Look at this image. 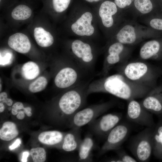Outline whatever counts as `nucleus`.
Here are the masks:
<instances>
[{
  "label": "nucleus",
  "instance_id": "22",
  "mask_svg": "<svg viewBox=\"0 0 162 162\" xmlns=\"http://www.w3.org/2000/svg\"><path fill=\"white\" fill-rule=\"evenodd\" d=\"M39 73V66L33 62H27L24 64L22 67V74L25 79L27 80L35 79L38 75Z\"/></svg>",
  "mask_w": 162,
  "mask_h": 162
},
{
  "label": "nucleus",
  "instance_id": "24",
  "mask_svg": "<svg viewBox=\"0 0 162 162\" xmlns=\"http://www.w3.org/2000/svg\"><path fill=\"white\" fill-rule=\"evenodd\" d=\"M134 4L136 10L143 14L149 13L153 8L150 0H134Z\"/></svg>",
  "mask_w": 162,
  "mask_h": 162
},
{
  "label": "nucleus",
  "instance_id": "14",
  "mask_svg": "<svg viewBox=\"0 0 162 162\" xmlns=\"http://www.w3.org/2000/svg\"><path fill=\"white\" fill-rule=\"evenodd\" d=\"M82 140L80 128H72L70 132L65 135L62 141V148L68 152L78 151Z\"/></svg>",
  "mask_w": 162,
  "mask_h": 162
},
{
  "label": "nucleus",
  "instance_id": "31",
  "mask_svg": "<svg viewBox=\"0 0 162 162\" xmlns=\"http://www.w3.org/2000/svg\"><path fill=\"white\" fill-rule=\"evenodd\" d=\"M132 0H114V2L118 8H124L129 6L131 3Z\"/></svg>",
  "mask_w": 162,
  "mask_h": 162
},
{
  "label": "nucleus",
  "instance_id": "28",
  "mask_svg": "<svg viewBox=\"0 0 162 162\" xmlns=\"http://www.w3.org/2000/svg\"><path fill=\"white\" fill-rule=\"evenodd\" d=\"M118 155V158L121 162H136L137 160L128 155L126 152L121 148L116 151Z\"/></svg>",
  "mask_w": 162,
  "mask_h": 162
},
{
  "label": "nucleus",
  "instance_id": "21",
  "mask_svg": "<svg viewBox=\"0 0 162 162\" xmlns=\"http://www.w3.org/2000/svg\"><path fill=\"white\" fill-rule=\"evenodd\" d=\"M18 134L16 124L11 122H6L0 129V138L3 140L9 141L16 137Z\"/></svg>",
  "mask_w": 162,
  "mask_h": 162
},
{
  "label": "nucleus",
  "instance_id": "3",
  "mask_svg": "<svg viewBox=\"0 0 162 162\" xmlns=\"http://www.w3.org/2000/svg\"><path fill=\"white\" fill-rule=\"evenodd\" d=\"M154 128L147 127L135 136L130 142V150L137 161L146 162L150 159Z\"/></svg>",
  "mask_w": 162,
  "mask_h": 162
},
{
  "label": "nucleus",
  "instance_id": "5",
  "mask_svg": "<svg viewBox=\"0 0 162 162\" xmlns=\"http://www.w3.org/2000/svg\"><path fill=\"white\" fill-rule=\"evenodd\" d=\"M122 116V113L117 112L105 114L89 123V128L98 137L106 139L110 131L120 122Z\"/></svg>",
  "mask_w": 162,
  "mask_h": 162
},
{
  "label": "nucleus",
  "instance_id": "27",
  "mask_svg": "<svg viewBox=\"0 0 162 162\" xmlns=\"http://www.w3.org/2000/svg\"><path fill=\"white\" fill-rule=\"evenodd\" d=\"M72 0H50L53 10L57 13H62L68 8Z\"/></svg>",
  "mask_w": 162,
  "mask_h": 162
},
{
  "label": "nucleus",
  "instance_id": "35",
  "mask_svg": "<svg viewBox=\"0 0 162 162\" xmlns=\"http://www.w3.org/2000/svg\"><path fill=\"white\" fill-rule=\"evenodd\" d=\"M5 109L3 103H0V112H2L4 111Z\"/></svg>",
  "mask_w": 162,
  "mask_h": 162
},
{
  "label": "nucleus",
  "instance_id": "34",
  "mask_svg": "<svg viewBox=\"0 0 162 162\" xmlns=\"http://www.w3.org/2000/svg\"><path fill=\"white\" fill-rule=\"evenodd\" d=\"M29 153L27 151H25L23 152L22 162H26L27 161V158L29 156Z\"/></svg>",
  "mask_w": 162,
  "mask_h": 162
},
{
  "label": "nucleus",
  "instance_id": "17",
  "mask_svg": "<svg viewBox=\"0 0 162 162\" xmlns=\"http://www.w3.org/2000/svg\"><path fill=\"white\" fill-rule=\"evenodd\" d=\"M117 41L124 44H131L136 41L137 36L134 27L130 24L124 26L116 35Z\"/></svg>",
  "mask_w": 162,
  "mask_h": 162
},
{
  "label": "nucleus",
  "instance_id": "9",
  "mask_svg": "<svg viewBox=\"0 0 162 162\" xmlns=\"http://www.w3.org/2000/svg\"><path fill=\"white\" fill-rule=\"evenodd\" d=\"M142 106L152 113H162V86L154 88L140 103Z\"/></svg>",
  "mask_w": 162,
  "mask_h": 162
},
{
  "label": "nucleus",
  "instance_id": "32",
  "mask_svg": "<svg viewBox=\"0 0 162 162\" xmlns=\"http://www.w3.org/2000/svg\"><path fill=\"white\" fill-rule=\"evenodd\" d=\"M0 102L5 103L8 106H11L13 103V101L11 99L8 98L7 93L5 92L0 93Z\"/></svg>",
  "mask_w": 162,
  "mask_h": 162
},
{
  "label": "nucleus",
  "instance_id": "26",
  "mask_svg": "<svg viewBox=\"0 0 162 162\" xmlns=\"http://www.w3.org/2000/svg\"><path fill=\"white\" fill-rule=\"evenodd\" d=\"M30 154L34 162H44L46 158V153L45 149L41 147L32 148Z\"/></svg>",
  "mask_w": 162,
  "mask_h": 162
},
{
  "label": "nucleus",
  "instance_id": "1",
  "mask_svg": "<svg viewBox=\"0 0 162 162\" xmlns=\"http://www.w3.org/2000/svg\"><path fill=\"white\" fill-rule=\"evenodd\" d=\"M126 79L118 74L103 76L90 82L87 94L88 95L95 93H106L129 101L142 97L146 94V90L136 89Z\"/></svg>",
  "mask_w": 162,
  "mask_h": 162
},
{
  "label": "nucleus",
  "instance_id": "19",
  "mask_svg": "<svg viewBox=\"0 0 162 162\" xmlns=\"http://www.w3.org/2000/svg\"><path fill=\"white\" fill-rule=\"evenodd\" d=\"M64 135L62 132L57 130L45 131L39 135L38 139L42 143L55 145L62 142Z\"/></svg>",
  "mask_w": 162,
  "mask_h": 162
},
{
  "label": "nucleus",
  "instance_id": "25",
  "mask_svg": "<svg viewBox=\"0 0 162 162\" xmlns=\"http://www.w3.org/2000/svg\"><path fill=\"white\" fill-rule=\"evenodd\" d=\"M47 83V80L45 77L40 76L29 85V90L34 93L40 92L45 88Z\"/></svg>",
  "mask_w": 162,
  "mask_h": 162
},
{
  "label": "nucleus",
  "instance_id": "8",
  "mask_svg": "<svg viewBox=\"0 0 162 162\" xmlns=\"http://www.w3.org/2000/svg\"><path fill=\"white\" fill-rule=\"evenodd\" d=\"M94 16L89 11L82 13L73 21L70 28L74 34L80 37H90L95 32Z\"/></svg>",
  "mask_w": 162,
  "mask_h": 162
},
{
  "label": "nucleus",
  "instance_id": "16",
  "mask_svg": "<svg viewBox=\"0 0 162 162\" xmlns=\"http://www.w3.org/2000/svg\"><path fill=\"white\" fill-rule=\"evenodd\" d=\"M94 142L92 133H88L82 140L78 151V160L81 162L92 160V152Z\"/></svg>",
  "mask_w": 162,
  "mask_h": 162
},
{
  "label": "nucleus",
  "instance_id": "33",
  "mask_svg": "<svg viewBox=\"0 0 162 162\" xmlns=\"http://www.w3.org/2000/svg\"><path fill=\"white\" fill-rule=\"evenodd\" d=\"M21 143V140L20 139L18 138L16 140L12 145L9 146V149L10 150L14 149L19 147Z\"/></svg>",
  "mask_w": 162,
  "mask_h": 162
},
{
  "label": "nucleus",
  "instance_id": "2",
  "mask_svg": "<svg viewBox=\"0 0 162 162\" xmlns=\"http://www.w3.org/2000/svg\"><path fill=\"white\" fill-rule=\"evenodd\" d=\"M70 58L83 69L94 74L98 52L90 43L80 39L73 40L70 45Z\"/></svg>",
  "mask_w": 162,
  "mask_h": 162
},
{
  "label": "nucleus",
  "instance_id": "11",
  "mask_svg": "<svg viewBox=\"0 0 162 162\" xmlns=\"http://www.w3.org/2000/svg\"><path fill=\"white\" fill-rule=\"evenodd\" d=\"M114 2L109 0L103 2L100 4L98 14L103 27L106 29L112 28L115 24L114 17L118 9Z\"/></svg>",
  "mask_w": 162,
  "mask_h": 162
},
{
  "label": "nucleus",
  "instance_id": "15",
  "mask_svg": "<svg viewBox=\"0 0 162 162\" xmlns=\"http://www.w3.org/2000/svg\"><path fill=\"white\" fill-rule=\"evenodd\" d=\"M148 70V67L146 64L142 62H136L127 64L124 72L125 76L128 79L136 81L145 76Z\"/></svg>",
  "mask_w": 162,
  "mask_h": 162
},
{
  "label": "nucleus",
  "instance_id": "10",
  "mask_svg": "<svg viewBox=\"0 0 162 162\" xmlns=\"http://www.w3.org/2000/svg\"><path fill=\"white\" fill-rule=\"evenodd\" d=\"M124 50V45L118 42L110 44L108 48L102 70L98 75L106 76L110 68L120 62Z\"/></svg>",
  "mask_w": 162,
  "mask_h": 162
},
{
  "label": "nucleus",
  "instance_id": "7",
  "mask_svg": "<svg viewBox=\"0 0 162 162\" xmlns=\"http://www.w3.org/2000/svg\"><path fill=\"white\" fill-rule=\"evenodd\" d=\"M126 118L131 122L147 127L154 128L156 125L152 113L134 99L129 101Z\"/></svg>",
  "mask_w": 162,
  "mask_h": 162
},
{
  "label": "nucleus",
  "instance_id": "6",
  "mask_svg": "<svg viewBox=\"0 0 162 162\" xmlns=\"http://www.w3.org/2000/svg\"><path fill=\"white\" fill-rule=\"evenodd\" d=\"M130 127L125 123H119L109 133L106 140L101 148L99 154L102 155L111 150H117L121 148L123 143L130 132Z\"/></svg>",
  "mask_w": 162,
  "mask_h": 162
},
{
  "label": "nucleus",
  "instance_id": "12",
  "mask_svg": "<svg viewBox=\"0 0 162 162\" xmlns=\"http://www.w3.org/2000/svg\"><path fill=\"white\" fill-rule=\"evenodd\" d=\"M140 58L144 60L151 58L162 59V44L156 40H152L145 43L140 51Z\"/></svg>",
  "mask_w": 162,
  "mask_h": 162
},
{
  "label": "nucleus",
  "instance_id": "29",
  "mask_svg": "<svg viewBox=\"0 0 162 162\" xmlns=\"http://www.w3.org/2000/svg\"><path fill=\"white\" fill-rule=\"evenodd\" d=\"M149 25L155 29L162 31V19L153 18L150 20Z\"/></svg>",
  "mask_w": 162,
  "mask_h": 162
},
{
  "label": "nucleus",
  "instance_id": "36",
  "mask_svg": "<svg viewBox=\"0 0 162 162\" xmlns=\"http://www.w3.org/2000/svg\"><path fill=\"white\" fill-rule=\"evenodd\" d=\"M109 162H121V161L117 157V158H114L111 159L108 161Z\"/></svg>",
  "mask_w": 162,
  "mask_h": 162
},
{
  "label": "nucleus",
  "instance_id": "13",
  "mask_svg": "<svg viewBox=\"0 0 162 162\" xmlns=\"http://www.w3.org/2000/svg\"><path fill=\"white\" fill-rule=\"evenodd\" d=\"M8 43L10 48L21 53L28 52L31 48V44L28 37L20 32L15 33L10 36Z\"/></svg>",
  "mask_w": 162,
  "mask_h": 162
},
{
  "label": "nucleus",
  "instance_id": "37",
  "mask_svg": "<svg viewBox=\"0 0 162 162\" xmlns=\"http://www.w3.org/2000/svg\"><path fill=\"white\" fill-rule=\"evenodd\" d=\"M102 0H85L86 2L89 3H94L98 2Z\"/></svg>",
  "mask_w": 162,
  "mask_h": 162
},
{
  "label": "nucleus",
  "instance_id": "18",
  "mask_svg": "<svg viewBox=\"0 0 162 162\" xmlns=\"http://www.w3.org/2000/svg\"><path fill=\"white\" fill-rule=\"evenodd\" d=\"M152 153L157 158L162 160V120L156 124L153 131Z\"/></svg>",
  "mask_w": 162,
  "mask_h": 162
},
{
  "label": "nucleus",
  "instance_id": "4",
  "mask_svg": "<svg viewBox=\"0 0 162 162\" xmlns=\"http://www.w3.org/2000/svg\"><path fill=\"white\" fill-rule=\"evenodd\" d=\"M114 104L113 101H109L92 105L81 109L69 121L70 127L81 128L88 124L112 108Z\"/></svg>",
  "mask_w": 162,
  "mask_h": 162
},
{
  "label": "nucleus",
  "instance_id": "30",
  "mask_svg": "<svg viewBox=\"0 0 162 162\" xmlns=\"http://www.w3.org/2000/svg\"><path fill=\"white\" fill-rule=\"evenodd\" d=\"M24 108L22 103L20 102H16L12 107L11 113L14 115H16L20 110L23 109Z\"/></svg>",
  "mask_w": 162,
  "mask_h": 162
},
{
  "label": "nucleus",
  "instance_id": "23",
  "mask_svg": "<svg viewBox=\"0 0 162 162\" xmlns=\"http://www.w3.org/2000/svg\"><path fill=\"white\" fill-rule=\"evenodd\" d=\"M32 12L31 8L28 6L23 4H20L13 9L11 16L14 20H24L30 17Z\"/></svg>",
  "mask_w": 162,
  "mask_h": 162
},
{
  "label": "nucleus",
  "instance_id": "20",
  "mask_svg": "<svg viewBox=\"0 0 162 162\" xmlns=\"http://www.w3.org/2000/svg\"><path fill=\"white\" fill-rule=\"evenodd\" d=\"M34 35L36 43L41 47H49L54 43V38L52 34L42 27H36L34 30Z\"/></svg>",
  "mask_w": 162,
  "mask_h": 162
}]
</instances>
